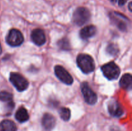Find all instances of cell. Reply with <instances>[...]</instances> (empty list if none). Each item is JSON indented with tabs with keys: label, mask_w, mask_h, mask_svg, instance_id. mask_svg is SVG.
I'll return each instance as SVG.
<instances>
[{
	"label": "cell",
	"mask_w": 132,
	"mask_h": 131,
	"mask_svg": "<svg viewBox=\"0 0 132 131\" xmlns=\"http://www.w3.org/2000/svg\"><path fill=\"white\" fill-rule=\"evenodd\" d=\"M77 64L83 73H90L95 69V62L90 55L80 54L77 58Z\"/></svg>",
	"instance_id": "cell-1"
},
{
	"label": "cell",
	"mask_w": 132,
	"mask_h": 131,
	"mask_svg": "<svg viewBox=\"0 0 132 131\" xmlns=\"http://www.w3.org/2000/svg\"><path fill=\"white\" fill-rule=\"evenodd\" d=\"M90 19V12L86 8H77L73 14V22L77 26H82Z\"/></svg>",
	"instance_id": "cell-2"
},
{
	"label": "cell",
	"mask_w": 132,
	"mask_h": 131,
	"mask_svg": "<svg viewBox=\"0 0 132 131\" xmlns=\"http://www.w3.org/2000/svg\"><path fill=\"white\" fill-rule=\"evenodd\" d=\"M101 71L106 78L110 80H113L118 78L121 71L118 66L113 62H110L101 67Z\"/></svg>",
	"instance_id": "cell-3"
},
{
	"label": "cell",
	"mask_w": 132,
	"mask_h": 131,
	"mask_svg": "<svg viewBox=\"0 0 132 131\" xmlns=\"http://www.w3.org/2000/svg\"><path fill=\"white\" fill-rule=\"evenodd\" d=\"M10 81L13 86L19 91H23L28 87V82L21 74L18 73H11Z\"/></svg>",
	"instance_id": "cell-4"
},
{
	"label": "cell",
	"mask_w": 132,
	"mask_h": 131,
	"mask_svg": "<svg viewBox=\"0 0 132 131\" xmlns=\"http://www.w3.org/2000/svg\"><path fill=\"white\" fill-rule=\"evenodd\" d=\"M6 42L11 46H19L24 41L23 34L17 29H12L6 36Z\"/></svg>",
	"instance_id": "cell-5"
},
{
	"label": "cell",
	"mask_w": 132,
	"mask_h": 131,
	"mask_svg": "<svg viewBox=\"0 0 132 131\" xmlns=\"http://www.w3.org/2000/svg\"><path fill=\"white\" fill-rule=\"evenodd\" d=\"M81 91L85 101L90 105H94L97 101V96L95 92L92 89L88 83L83 82L81 86Z\"/></svg>",
	"instance_id": "cell-6"
},
{
	"label": "cell",
	"mask_w": 132,
	"mask_h": 131,
	"mask_svg": "<svg viewBox=\"0 0 132 131\" xmlns=\"http://www.w3.org/2000/svg\"><path fill=\"white\" fill-rule=\"evenodd\" d=\"M54 73L56 77L63 83L71 85L73 82L72 75L61 66L57 65L54 68Z\"/></svg>",
	"instance_id": "cell-7"
},
{
	"label": "cell",
	"mask_w": 132,
	"mask_h": 131,
	"mask_svg": "<svg viewBox=\"0 0 132 131\" xmlns=\"http://www.w3.org/2000/svg\"><path fill=\"white\" fill-rule=\"evenodd\" d=\"M110 17L111 19H112L113 22H114L115 24L121 30H125L127 29L128 24L126 22L128 21V19L122 14L115 12L110 14Z\"/></svg>",
	"instance_id": "cell-8"
},
{
	"label": "cell",
	"mask_w": 132,
	"mask_h": 131,
	"mask_svg": "<svg viewBox=\"0 0 132 131\" xmlns=\"http://www.w3.org/2000/svg\"><path fill=\"white\" fill-rule=\"evenodd\" d=\"M31 39L34 43L37 46H42L46 42V37L43 31L41 29H35L31 33Z\"/></svg>",
	"instance_id": "cell-9"
},
{
	"label": "cell",
	"mask_w": 132,
	"mask_h": 131,
	"mask_svg": "<svg viewBox=\"0 0 132 131\" xmlns=\"http://www.w3.org/2000/svg\"><path fill=\"white\" fill-rule=\"evenodd\" d=\"M108 111L113 117H120L123 114V109L121 105L116 101H112L108 104Z\"/></svg>",
	"instance_id": "cell-10"
},
{
	"label": "cell",
	"mask_w": 132,
	"mask_h": 131,
	"mask_svg": "<svg viewBox=\"0 0 132 131\" xmlns=\"http://www.w3.org/2000/svg\"><path fill=\"white\" fill-rule=\"evenodd\" d=\"M43 127L46 130H51L55 125V119L51 114L46 113L42 119Z\"/></svg>",
	"instance_id": "cell-11"
},
{
	"label": "cell",
	"mask_w": 132,
	"mask_h": 131,
	"mask_svg": "<svg viewBox=\"0 0 132 131\" xmlns=\"http://www.w3.org/2000/svg\"><path fill=\"white\" fill-rule=\"evenodd\" d=\"M97 33V28L94 25H89L84 27L80 32V37L82 39H88L94 37Z\"/></svg>",
	"instance_id": "cell-12"
},
{
	"label": "cell",
	"mask_w": 132,
	"mask_h": 131,
	"mask_svg": "<svg viewBox=\"0 0 132 131\" xmlns=\"http://www.w3.org/2000/svg\"><path fill=\"white\" fill-rule=\"evenodd\" d=\"M0 131H17L16 125L12 121L5 119L0 123Z\"/></svg>",
	"instance_id": "cell-13"
},
{
	"label": "cell",
	"mask_w": 132,
	"mask_h": 131,
	"mask_svg": "<svg viewBox=\"0 0 132 131\" xmlns=\"http://www.w3.org/2000/svg\"><path fill=\"white\" fill-rule=\"evenodd\" d=\"M15 119L20 123L25 122L29 119V115L27 109L24 107H20L16 111L15 114Z\"/></svg>",
	"instance_id": "cell-14"
},
{
	"label": "cell",
	"mask_w": 132,
	"mask_h": 131,
	"mask_svg": "<svg viewBox=\"0 0 132 131\" xmlns=\"http://www.w3.org/2000/svg\"><path fill=\"white\" fill-rule=\"evenodd\" d=\"M132 77L131 75L129 73L123 74L120 80L119 84L121 87L125 89H130L131 87Z\"/></svg>",
	"instance_id": "cell-15"
},
{
	"label": "cell",
	"mask_w": 132,
	"mask_h": 131,
	"mask_svg": "<svg viewBox=\"0 0 132 131\" xmlns=\"http://www.w3.org/2000/svg\"><path fill=\"white\" fill-rule=\"evenodd\" d=\"M57 45L60 49L65 51H68L70 50V44L68 39L63 38L59 40L57 42Z\"/></svg>",
	"instance_id": "cell-16"
},
{
	"label": "cell",
	"mask_w": 132,
	"mask_h": 131,
	"mask_svg": "<svg viewBox=\"0 0 132 131\" xmlns=\"http://www.w3.org/2000/svg\"><path fill=\"white\" fill-rule=\"evenodd\" d=\"M59 115L62 119L64 121H68L70 118V110L68 108L62 107L59 110Z\"/></svg>",
	"instance_id": "cell-17"
},
{
	"label": "cell",
	"mask_w": 132,
	"mask_h": 131,
	"mask_svg": "<svg viewBox=\"0 0 132 131\" xmlns=\"http://www.w3.org/2000/svg\"><path fill=\"white\" fill-rule=\"evenodd\" d=\"M106 51L108 52V54L112 56H116L119 53V49L118 46L116 44L111 43L107 46L106 48Z\"/></svg>",
	"instance_id": "cell-18"
},
{
	"label": "cell",
	"mask_w": 132,
	"mask_h": 131,
	"mask_svg": "<svg viewBox=\"0 0 132 131\" xmlns=\"http://www.w3.org/2000/svg\"><path fill=\"white\" fill-rule=\"evenodd\" d=\"M13 96L11 93L6 91H2L0 92V100L4 102L11 103L12 101Z\"/></svg>",
	"instance_id": "cell-19"
},
{
	"label": "cell",
	"mask_w": 132,
	"mask_h": 131,
	"mask_svg": "<svg viewBox=\"0 0 132 131\" xmlns=\"http://www.w3.org/2000/svg\"><path fill=\"white\" fill-rule=\"evenodd\" d=\"M126 1H127V0H118L119 5L120 6H122V5H124L126 3Z\"/></svg>",
	"instance_id": "cell-20"
},
{
	"label": "cell",
	"mask_w": 132,
	"mask_h": 131,
	"mask_svg": "<svg viewBox=\"0 0 132 131\" xmlns=\"http://www.w3.org/2000/svg\"><path fill=\"white\" fill-rule=\"evenodd\" d=\"M129 10H130V11H131V2H130V3H129Z\"/></svg>",
	"instance_id": "cell-21"
},
{
	"label": "cell",
	"mask_w": 132,
	"mask_h": 131,
	"mask_svg": "<svg viewBox=\"0 0 132 131\" xmlns=\"http://www.w3.org/2000/svg\"><path fill=\"white\" fill-rule=\"evenodd\" d=\"M2 52V49H1V44H0V54Z\"/></svg>",
	"instance_id": "cell-22"
},
{
	"label": "cell",
	"mask_w": 132,
	"mask_h": 131,
	"mask_svg": "<svg viewBox=\"0 0 132 131\" xmlns=\"http://www.w3.org/2000/svg\"><path fill=\"white\" fill-rule=\"evenodd\" d=\"M111 1H112V2H113V3H116V1H117V0H111Z\"/></svg>",
	"instance_id": "cell-23"
}]
</instances>
